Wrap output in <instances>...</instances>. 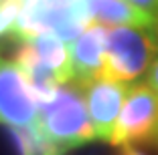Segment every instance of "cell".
<instances>
[{
    "label": "cell",
    "instance_id": "obj_1",
    "mask_svg": "<svg viewBox=\"0 0 158 155\" xmlns=\"http://www.w3.org/2000/svg\"><path fill=\"white\" fill-rule=\"evenodd\" d=\"M37 127L63 153L95 141L85 101V87L79 83L59 85L51 101L39 105Z\"/></svg>",
    "mask_w": 158,
    "mask_h": 155
},
{
    "label": "cell",
    "instance_id": "obj_2",
    "mask_svg": "<svg viewBox=\"0 0 158 155\" xmlns=\"http://www.w3.org/2000/svg\"><path fill=\"white\" fill-rule=\"evenodd\" d=\"M91 22L87 0H24L8 34L27 41L39 32H53L69 45Z\"/></svg>",
    "mask_w": 158,
    "mask_h": 155
},
{
    "label": "cell",
    "instance_id": "obj_3",
    "mask_svg": "<svg viewBox=\"0 0 158 155\" xmlns=\"http://www.w3.org/2000/svg\"><path fill=\"white\" fill-rule=\"evenodd\" d=\"M158 59V30L144 26H110L106 30V77L132 83Z\"/></svg>",
    "mask_w": 158,
    "mask_h": 155
},
{
    "label": "cell",
    "instance_id": "obj_4",
    "mask_svg": "<svg viewBox=\"0 0 158 155\" xmlns=\"http://www.w3.org/2000/svg\"><path fill=\"white\" fill-rule=\"evenodd\" d=\"M158 137V93L148 83L130 85L112 135V145L128 147L136 143L152 145Z\"/></svg>",
    "mask_w": 158,
    "mask_h": 155
},
{
    "label": "cell",
    "instance_id": "obj_5",
    "mask_svg": "<svg viewBox=\"0 0 158 155\" xmlns=\"http://www.w3.org/2000/svg\"><path fill=\"white\" fill-rule=\"evenodd\" d=\"M39 103L23 71L14 60L0 55V123L8 127L37 125Z\"/></svg>",
    "mask_w": 158,
    "mask_h": 155
},
{
    "label": "cell",
    "instance_id": "obj_6",
    "mask_svg": "<svg viewBox=\"0 0 158 155\" xmlns=\"http://www.w3.org/2000/svg\"><path fill=\"white\" fill-rule=\"evenodd\" d=\"M128 91H130L128 83L116 81L106 75L85 85L87 111L98 139L106 143L112 141L114 127H116V121L120 117L126 97H128Z\"/></svg>",
    "mask_w": 158,
    "mask_h": 155
},
{
    "label": "cell",
    "instance_id": "obj_7",
    "mask_svg": "<svg viewBox=\"0 0 158 155\" xmlns=\"http://www.w3.org/2000/svg\"><path fill=\"white\" fill-rule=\"evenodd\" d=\"M106 30L103 24L91 22L73 42H69L73 81L79 85H89L103 77L106 71Z\"/></svg>",
    "mask_w": 158,
    "mask_h": 155
},
{
    "label": "cell",
    "instance_id": "obj_8",
    "mask_svg": "<svg viewBox=\"0 0 158 155\" xmlns=\"http://www.w3.org/2000/svg\"><path fill=\"white\" fill-rule=\"evenodd\" d=\"M87 6L91 20L103 26H144L158 30V20L130 0H87Z\"/></svg>",
    "mask_w": 158,
    "mask_h": 155
},
{
    "label": "cell",
    "instance_id": "obj_9",
    "mask_svg": "<svg viewBox=\"0 0 158 155\" xmlns=\"http://www.w3.org/2000/svg\"><path fill=\"white\" fill-rule=\"evenodd\" d=\"M27 42L33 46L37 56L57 75L61 85L73 81V64H71L69 46L63 38H59L53 32H39L35 37L27 38Z\"/></svg>",
    "mask_w": 158,
    "mask_h": 155
},
{
    "label": "cell",
    "instance_id": "obj_10",
    "mask_svg": "<svg viewBox=\"0 0 158 155\" xmlns=\"http://www.w3.org/2000/svg\"><path fill=\"white\" fill-rule=\"evenodd\" d=\"M10 137L19 149V155H63V151L49 141L37 125L31 127H10Z\"/></svg>",
    "mask_w": 158,
    "mask_h": 155
},
{
    "label": "cell",
    "instance_id": "obj_11",
    "mask_svg": "<svg viewBox=\"0 0 158 155\" xmlns=\"http://www.w3.org/2000/svg\"><path fill=\"white\" fill-rule=\"evenodd\" d=\"M24 0H0V34L10 32L14 26Z\"/></svg>",
    "mask_w": 158,
    "mask_h": 155
},
{
    "label": "cell",
    "instance_id": "obj_12",
    "mask_svg": "<svg viewBox=\"0 0 158 155\" xmlns=\"http://www.w3.org/2000/svg\"><path fill=\"white\" fill-rule=\"evenodd\" d=\"M130 2H132L134 6H138V8L150 12L154 18L158 20V0H130Z\"/></svg>",
    "mask_w": 158,
    "mask_h": 155
},
{
    "label": "cell",
    "instance_id": "obj_13",
    "mask_svg": "<svg viewBox=\"0 0 158 155\" xmlns=\"http://www.w3.org/2000/svg\"><path fill=\"white\" fill-rule=\"evenodd\" d=\"M146 83H148L150 87L158 93V59L152 63V67L148 68V73H146Z\"/></svg>",
    "mask_w": 158,
    "mask_h": 155
},
{
    "label": "cell",
    "instance_id": "obj_14",
    "mask_svg": "<svg viewBox=\"0 0 158 155\" xmlns=\"http://www.w3.org/2000/svg\"><path fill=\"white\" fill-rule=\"evenodd\" d=\"M120 155H146V153H144V151H140L138 147H134V145H128V147H122Z\"/></svg>",
    "mask_w": 158,
    "mask_h": 155
},
{
    "label": "cell",
    "instance_id": "obj_15",
    "mask_svg": "<svg viewBox=\"0 0 158 155\" xmlns=\"http://www.w3.org/2000/svg\"><path fill=\"white\" fill-rule=\"evenodd\" d=\"M152 145H154V147H158V137H156V139H154V143H152Z\"/></svg>",
    "mask_w": 158,
    "mask_h": 155
}]
</instances>
